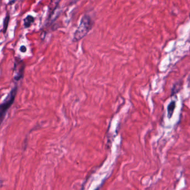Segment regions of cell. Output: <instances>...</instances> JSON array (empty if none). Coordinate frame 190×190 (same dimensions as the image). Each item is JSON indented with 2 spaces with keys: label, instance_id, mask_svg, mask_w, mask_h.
<instances>
[{
  "label": "cell",
  "instance_id": "obj_1",
  "mask_svg": "<svg viewBox=\"0 0 190 190\" xmlns=\"http://www.w3.org/2000/svg\"><path fill=\"white\" fill-rule=\"evenodd\" d=\"M92 26L93 22L90 17L89 15H84L81 19L79 25L74 33L73 41L76 42L84 38L90 31Z\"/></svg>",
  "mask_w": 190,
  "mask_h": 190
},
{
  "label": "cell",
  "instance_id": "obj_2",
  "mask_svg": "<svg viewBox=\"0 0 190 190\" xmlns=\"http://www.w3.org/2000/svg\"><path fill=\"white\" fill-rule=\"evenodd\" d=\"M17 90V88L16 86L10 91L8 96L6 99L4 100V103L1 104V114H1V120H2L4 119V117H5V114L6 113L8 108H10V106H11L12 104L14 102V99H15V96H16V94Z\"/></svg>",
  "mask_w": 190,
  "mask_h": 190
},
{
  "label": "cell",
  "instance_id": "obj_3",
  "mask_svg": "<svg viewBox=\"0 0 190 190\" xmlns=\"http://www.w3.org/2000/svg\"><path fill=\"white\" fill-rule=\"evenodd\" d=\"M175 108L176 102L175 101H172L168 104L167 106V116L169 119H170L172 117Z\"/></svg>",
  "mask_w": 190,
  "mask_h": 190
},
{
  "label": "cell",
  "instance_id": "obj_4",
  "mask_svg": "<svg viewBox=\"0 0 190 190\" xmlns=\"http://www.w3.org/2000/svg\"><path fill=\"white\" fill-rule=\"evenodd\" d=\"M34 17L31 15H28L24 20V25L25 28H29L31 24L34 22Z\"/></svg>",
  "mask_w": 190,
  "mask_h": 190
},
{
  "label": "cell",
  "instance_id": "obj_5",
  "mask_svg": "<svg viewBox=\"0 0 190 190\" xmlns=\"http://www.w3.org/2000/svg\"><path fill=\"white\" fill-rule=\"evenodd\" d=\"M182 83L181 81L176 83L172 88V90H171V96L175 95L176 93H177L180 90L181 88L182 87Z\"/></svg>",
  "mask_w": 190,
  "mask_h": 190
},
{
  "label": "cell",
  "instance_id": "obj_6",
  "mask_svg": "<svg viewBox=\"0 0 190 190\" xmlns=\"http://www.w3.org/2000/svg\"><path fill=\"white\" fill-rule=\"evenodd\" d=\"M61 0H50L49 4V10L51 12H53L57 8L59 2Z\"/></svg>",
  "mask_w": 190,
  "mask_h": 190
},
{
  "label": "cell",
  "instance_id": "obj_7",
  "mask_svg": "<svg viewBox=\"0 0 190 190\" xmlns=\"http://www.w3.org/2000/svg\"><path fill=\"white\" fill-rule=\"evenodd\" d=\"M8 20H9V17L7 16H6V17L5 18V21L4 22V23L6 24V26H5V27H4V29H5V31H6V30L7 29V27H8Z\"/></svg>",
  "mask_w": 190,
  "mask_h": 190
},
{
  "label": "cell",
  "instance_id": "obj_8",
  "mask_svg": "<svg viewBox=\"0 0 190 190\" xmlns=\"http://www.w3.org/2000/svg\"><path fill=\"white\" fill-rule=\"evenodd\" d=\"M20 50L22 52H25L26 51V48L25 46H21L20 48Z\"/></svg>",
  "mask_w": 190,
  "mask_h": 190
},
{
  "label": "cell",
  "instance_id": "obj_9",
  "mask_svg": "<svg viewBox=\"0 0 190 190\" xmlns=\"http://www.w3.org/2000/svg\"><path fill=\"white\" fill-rule=\"evenodd\" d=\"M188 82H190V74L189 77L188 78Z\"/></svg>",
  "mask_w": 190,
  "mask_h": 190
}]
</instances>
